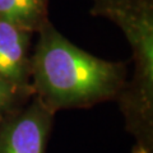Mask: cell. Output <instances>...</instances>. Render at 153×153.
Here are the masks:
<instances>
[{
    "label": "cell",
    "instance_id": "1",
    "mask_svg": "<svg viewBox=\"0 0 153 153\" xmlns=\"http://www.w3.org/2000/svg\"><path fill=\"white\" fill-rule=\"evenodd\" d=\"M35 85L55 106L88 103L115 93L121 84L120 64L100 59L44 25L32 59Z\"/></svg>",
    "mask_w": 153,
    "mask_h": 153
},
{
    "label": "cell",
    "instance_id": "6",
    "mask_svg": "<svg viewBox=\"0 0 153 153\" xmlns=\"http://www.w3.org/2000/svg\"><path fill=\"white\" fill-rule=\"evenodd\" d=\"M18 85L0 76V111L8 107L13 101Z\"/></svg>",
    "mask_w": 153,
    "mask_h": 153
},
{
    "label": "cell",
    "instance_id": "5",
    "mask_svg": "<svg viewBox=\"0 0 153 153\" xmlns=\"http://www.w3.org/2000/svg\"><path fill=\"white\" fill-rule=\"evenodd\" d=\"M45 0H0V19L33 31L44 23Z\"/></svg>",
    "mask_w": 153,
    "mask_h": 153
},
{
    "label": "cell",
    "instance_id": "4",
    "mask_svg": "<svg viewBox=\"0 0 153 153\" xmlns=\"http://www.w3.org/2000/svg\"><path fill=\"white\" fill-rule=\"evenodd\" d=\"M30 32L0 19V76L17 85L23 83L28 70Z\"/></svg>",
    "mask_w": 153,
    "mask_h": 153
},
{
    "label": "cell",
    "instance_id": "2",
    "mask_svg": "<svg viewBox=\"0 0 153 153\" xmlns=\"http://www.w3.org/2000/svg\"><path fill=\"white\" fill-rule=\"evenodd\" d=\"M92 13L106 17L125 33L133 49L134 91L151 106L153 92V1L152 0H93Z\"/></svg>",
    "mask_w": 153,
    "mask_h": 153
},
{
    "label": "cell",
    "instance_id": "3",
    "mask_svg": "<svg viewBox=\"0 0 153 153\" xmlns=\"http://www.w3.org/2000/svg\"><path fill=\"white\" fill-rule=\"evenodd\" d=\"M46 134V115L38 106H33L5 129L0 153H44Z\"/></svg>",
    "mask_w": 153,
    "mask_h": 153
}]
</instances>
